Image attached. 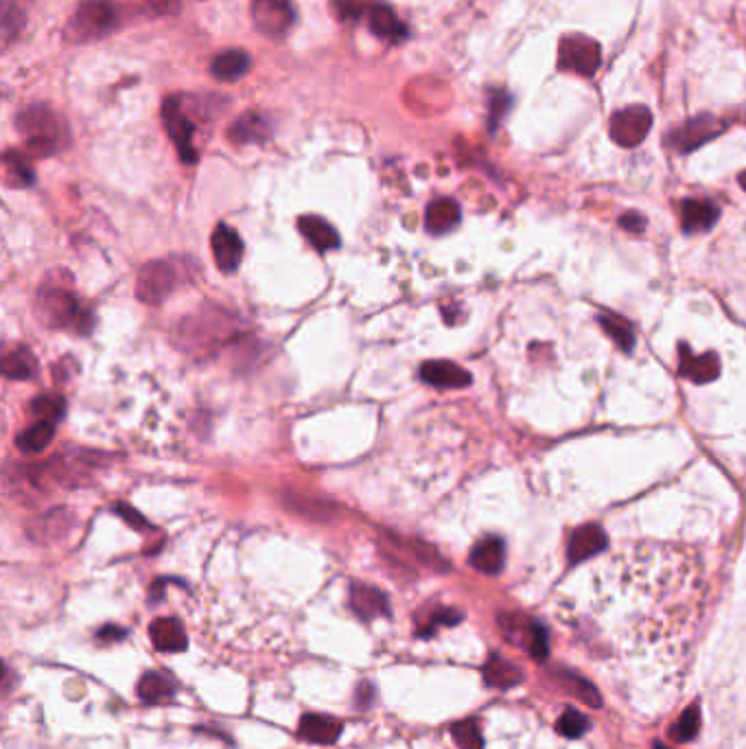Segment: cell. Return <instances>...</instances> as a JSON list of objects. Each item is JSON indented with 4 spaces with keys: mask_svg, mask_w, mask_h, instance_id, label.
Wrapping results in <instances>:
<instances>
[{
    "mask_svg": "<svg viewBox=\"0 0 746 749\" xmlns=\"http://www.w3.org/2000/svg\"><path fill=\"white\" fill-rule=\"evenodd\" d=\"M36 309L37 316L53 329H73L77 333H88L93 327V318H90L88 309L79 303L73 288L60 285L57 281L42 283L36 298Z\"/></svg>",
    "mask_w": 746,
    "mask_h": 749,
    "instance_id": "1",
    "label": "cell"
},
{
    "mask_svg": "<svg viewBox=\"0 0 746 749\" xmlns=\"http://www.w3.org/2000/svg\"><path fill=\"white\" fill-rule=\"evenodd\" d=\"M18 130L25 136L27 147L36 156H51L66 145L69 130L64 121L46 106H33L25 110L16 121Z\"/></svg>",
    "mask_w": 746,
    "mask_h": 749,
    "instance_id": "2",
    "label": "cell"
},
{
    "mask_svg": "<svg viewBox=\"0 0 746 749\" xmlns=\"http://www.w3.org/2000/svg\"><path fill=\"white\" fill-rule=\"evenodd\" d=\"M117 22V12L108 0H88L77 9L69 25V37L75 42H90L108 36Z\"/></svg>",
    "mask_w": 746,
    "mask_h": 749,
    "instance_id": "3",
    "label": "cell"
},
{
    "mask_svg": "<svg viewBox=\"0 0 746 749\" xmlns=\"http://www.w3.org/2000/svg\"><path fill=\"white\" fill-rule=\"evenodd\" d=\"M602 53L600 45L587 36H565L561 40V51H558V66L567 73L591 77L600 69Z\"/></svg>",
    "mask_w": 746,
    "mask_h": 749,
    "instance_id": "4",
    "label": "cell"
},
{
    "mask_svg": "<svg viewBox=\"0 0 746 749\" xmlns=\"http://www.w3.org/2000/svg\"><path fill=\"white\" fill-rule=\"evenodd\" d=\"M252 20L258 33L279 40L294 25V4L291 0H252Z\"/></svg>",
    "mask_w": 746,
    "mask_h": 749,
    "instance_id": "5",
    "label": "cell"
},
{
    "mask_svg": "<svg viewBox=\"0 0 746 749\" xmlns=\"http://www.w3.org/2000/svg\"><path fill=\"white\" fill-rule=\"evenodd\" d=\"M178 285V272L175 265L166 261H154L147 264L138 274V298L147 305H158L166 298Z\"/></svg>",
    "mask_w": 746,
    "mask_h": 749,
    "instance_id": "6",
    "label": "cell"
},
{
    "mask_svg": "<svg viewBox=\"0 0 746 749\" xmlns=\"http://www.w3.org/2000/svg\"><path fill=\"white\" fill-rule=\"evenodd\" d=\"M653 126V114L644 106L620 110L611 118V138L621 147H637Z\"/></svg>",
    "mask_w": 746,
    "mask_h": 749,
    "instance_id": "7",
    "label": "cell"
},
{
    "mask_svg": "<svg viewBox=\"0 0 746 749\" xmlns=\"http://www.w3.org/2000/svg\"><path fill=\"white\" fill-rule=\"evenodd\" d=\"M162 118H165V127L166 132H169L171 141L178 147L182 160H198V154H195L193 150V123H191V118L186 117V112L182 110L180 99H166L165 106H162Z\"/></svg>",
    "mask_w": 746,
    "mask_h": 749,
    "instance_id": "8",
    "label": "cell"
},
{
    "mask_svg": "<svg viewBox=\"0 0 746 749\" xmlns=\"http://www.w3.org/2000/svg\"><path fill=\"white\" fill-rule=\"evenodd\" d=\"M210 246H213V255L219 270L226 272V274H232V272L239 270L243 259V241L232 226L222 224V226L215 228L213 237H210Z\"/></svg>",
    "mask_w": 746,
    "mask_h": 749,
    "instance_id": "9",
    "label": "cell"
},
{
    "mask_svg": "<svg viewBox=\"0 0 746 749\" xmlns=\"http://www.w3.org/2000/svg\"><path fill=\"white\" fill-rule=\"evenodd\" d=\"M344 732V723L331 714H304L298 723V738L313 745H333Z\"/></svg>",
    "mask_w": 746,
    "mask_h": 749,
    "instance_id": "10",
    "label": "cell"
},
{
    "mask_svg": "<svg viewBox=\"0 0 746 749\" xmlns=\"http://www.w3.org/2000/svg\"><path fill=\"white\" fill-rule=\"evenodd\" d=\"M420 379L429 386H436V388H464V386L471 384V375L456 362L449 360L425 362L420 366Z\"/></svg>",
    "mask_w": 746,
    "mask_h": 749,
    "instance_id": "11",
    "label": "cell"
},
{
    "mask_svg": "<svg viewBox=\"0 0 746 749\" xmlns=\"http://www.w3.org/2000/svg\"><path fill=\"white\" fill-rule=\"evenodd\" d=\"M722 127L725 126H722L718 118H714V117L692 118V121H687L681 130L674 132V145H677L678 151L696 150L698 145H702V142H707L710 138L720 134Z\"/></svg>",
    "mask_w": 746,
    "mask_h": 749,
    "instance_id": "12",
    "label": "cell"
},
{
    "mask_svg": "<svg viewBox=\"0 0 746 749\" xmlns=\"http://www.w3.org/2000/svg\"><path fill=\"white\" fill-rule=\"evenodd\" d=\"M150 638L156 651L160 653H182L189 647L184 627L178 618H158L150 624Z\"/></svg>",
    "mask_w": 746,
    "mask_h": 749,
    "instance_id": "13",
    "label": "cell"
},
{
    "mask_svg": "<svg viewBox=\"0 0 746 749\" xmlns=\"http://www.w3.org/2000/svg\"><path fill=\"white\" fill-rule=\"evenodd\" d=\"M351 609L361 620H375L379 615L390 614V603H387V596L381 590L355 583L351 585Z\"/></svg>",
    "mask_w": 746,
    "mask_h": 749,
    "instance_id": "14",
    "label": "cell"
},
{
    "mask_svg": "<svg viewBox=\"0 0 746 749\" xmlns=\"http://www.w3.org/2000/svg\"><path fill=\"white\" fill-rule=\"evenodd\" d=\"M458 224H460V207H458L456 199L440 198L434 199L427 207V213H425V228H427L432 235H447Z\"/></svg>",
    "mask_w": 746,
    "mask_h": 749,
    "instance_id": "15",
    "label": "cell"
},
{
    "mask_svg": "<svg viewBox=\"0 0 746 749\" xmlns=\"http://www.w3.org/2000/svg\"><path fill=\"white\" fill-rule=\"evenodd\" d=\"M681 217L687 232H705L718 222L720 208L710 199H685L681 207Z\"/></svg>",
    "mask_w": 746,
    "mask_h": 749,
    "instance_id": "16",
    "label": "cell"
},
{
    "mask_svg": "<svg viewBox=\"0 0 746 749\" xmlns=\"http://www.w3.org/2000/svg\"><path fill=\"white\" fill-rule=\"evenodd\" d=\"M368 27L384 42H399L408 36V28L396 18L394 9L387 4H372L370 13H368Z\"/></svg>",
    "mask_w": 746,
    "mask_h": 749,
    "instance_id": "17",
    "label": "cell"
},
{
    "mask_svg": "<svg viewBox=\"0 0 746 749\" xmlns=\"http://www.w3.org/2000/svg\"><path fill=\"white\" fill-rule=\"evenodd\" d=\"M720 373V362L714 353H705V355H694L681 346V375L692 379L694 384H707V381L716 379Z\"/></svg>",
    "mask_w": 746,
    "mask_h": 749,
    "instance_id": "18",
    "label": "cell"
},
{
    "mask_svg": "<svg viewBox=\"0 0 746 749\" xmlns=\"http://www.w3.org/2000/svg\"><path fill=\"white\" fill-rule=\"evenodd\" d=\"M604 548L606 535L602 533V528L596 526V524H589V526H582L573 533L572 541H569V559H572V563H580L597 555L600 550H604Z\"/></svg>",
    "mask_w": 746,
    "mask_h": 749,
    "instance_id": "19",
    "label": "cell"
},
{
    "mask_svg": "<svg viewBox=\"0 0 746 749\" xmlns=\"http://www.w3.org/2000/svg\"><path fill=\"white\" fill-rule=\"evenodd\" d=\"M504 541L497 537H486L471 550V566L482 574H499L504 567Z\"/></svg>",
    "mask_w": 746,
    "mask_h": 749,
    "instance_id": "20",
    "label": "cell"
},
{
    "mask_svg": "<svg viewBox=\"0 0 746 749\" xmlns=\"http://www.w3.org/2000/svg\"><path fill=\"white\" fill-rule=\"evenodd\" d=\"M298 228L311 246L320 252L333 250V248L339 246V235L337 231L327 222V219L318 217V215H304V217L298 219Z\"/></svg>",
    "mask_w": 746,
    "mask_h": 749,
    "instance_id": "21",
    "label": "cell"
},
{
    "mask_svg": "<svg viewBox=\"0 0 746 749\" xmlns=\"http://www.w3.org/2000/svg\"><path fill=\"white\" fill-rule=\"evenodd\" d=\"M247 70H250V55L241 49H228L210 61V73L219 81H237Z\"/></svg>",
    "mask_w": 746,
    "mask_h": 749,
    "instance_id": "22",
    "label": "cell"
},
{
    "mask_svg": "<svg viewBox=\"0 0 746 749\" xmlns=\"http://www.w3.org/2000/svg\"><path fill=\"white\" fill-rule=\"evenodd\" d=\"M136 693H138V699L147 705L166 704V701L174 699L175 684L169 680V677L162 675V672L150 671L141 677Z\"/></svg>",
    "mask_w": 746,
    "mask_h": 749,
    "instance_id": "23",
    "label": "cell"
},
{
    "mask_svg": "<svg viewBox=\"0 0 746 749\" xmlns=\"http://www.w3.org/2000/svg\"><path fill=\"white\" fill-rule=\"evenodd\" d=\"M232 142L237 145H250V142H263L270 138V123L261 114H243L234 121V126L228 130Z\"/></svg>",
    "mask_w": 746,
    "mask_h": 749,
    "instance_id": "24",
    "label": "cell"
},
{
    "mask_svg": "<svg viewBox=\"0 0 746 749\" xmlns=\"http://www.w3.org/2000/svg\"><path fill=\"white\" fill-rule=\"evenodd\" d=\"M484 680L492 688H513V686L521 684L523 672L516 669L513 662L499 655H491L484 664Z\"/></svg>",
    "mask_w": 746,
    "mask_h": 749,
    "instance_id": "25",
    "label": "cell"
},
{
    "mask_svg": "<svg viewBox=\"0 0 746 749\" xmlns=\"http://www.w3.org/2000/svg\"><path fill=\"white\" fill-rule=\"evenodd\" d=\"M53 436H55V423L40 419L36 426L18 434L16 445L18 450L25 452V454H40V452H45L46 447L51 445Z\"/></svg>",
    "mask_w": 746,
    "mask_h": 749,
    "instance_id": "26",
    "label": "cell"
},
{
    "mask_svg": "<svg viewBox=\"0 0 746 749\" xmlns=\"http://www.w3.org/2000/svg\"><path fill=\"white\" fill-rule=\"evenodd\" d=\"M3 373L9 379H31L37 373V362L28 348H16L3 360Z\"/></svg>",
    "mask_w": 746,
    "mask_h": 749,
    "instance_id": "27",
    "label": "cell"
},
{
    "mask_svg": "<svg viewBox=\"0 0 746 749\" xmlns=\"http://www.w3.org/2000/svg\"><path fill=\"white\" fill-rule=\"evenodd\" d=\"M73 513H69L66 509H60V510H53V513L45 515V517H40L36 522V526L31 528L33 537H42V535H64L66 531H69V526L73 524V517H70Z\"/></svg>",
    "mask_w": 746,
    "mask_h": 749,
    "instance_id": "28",
    "label": "cell"
},
{
    "mask_svg": "<svg viewBox=\"0 0 746 749\" xmlns=\"http://www.w3.org/2000/svg\"><path fill=\"white\" fill-rule=\"evenodd\" d=\"M453 741L458 743L460 749H484V738H482L480 723L475 719H466V721L456 723L451 728Z\"/></svg>",
    "mask_w": 746,
    "mask_h": 749,
    "instance_id": "29",
    "label": "cell"
},
{
    "mask_svg": "<svg viewBox=\"0 0 746 749\" xmlns=\"http://www.w3.org/2000/svg\"><path fill=\"white\" fill-rule=\"evenodd\" d=\"M698 729H701V710H698V705H690L669 734L677 743H687L696 737Z\"/></svg>",
    "mask_w": 746,
    "mask_h": 749,
    "instance_id": "30",
    "label": "cell"
},
{
    "mask_svg": "<svg viewBox=\"0 0 746 749\" xmlns=\"http://www.w3.org/2000/svg\"><path fill=\"white\" fill-rule=\"evenodd\" d=\"M31 408H33V412H36L40 419H45V421L57 423L61 417H64L66 402L61 397H57V395H42V397H37L36 402H33Z\"/></svg>",
    "mask_w": 746,
    "mask_h": 749,
    "instance_id": "31",
    "label": "cell"
},
{
    "mask_svg": "<svg viewBox=\"0 0 746 749\" xmlns=\"http://www.w3.org/2000/svg\"><path fill=\"white\" fill-rule=\"evenodd\" d=\"M556 729L565 738H580L582 734L589 729V719H587L582 712H578V710L569 708L563 712V717L558 719Z\"/></svg>",
    "mask_w": 746,
    "mask_h": 749,
    "instance_id": "32",
    "label": "cell"
},
{
    "mask_svg": "<svg viewBox=\"0 0 746 749\" xmlns=\"http://www.w3.org/2000/svg\"><path fill=\"white\" fill-rule=\"evenodd\" d=\"M600 322H602V327H604V331L609 333V336L613 338V340L618 342L624 351H630V348H633L635 333L624 321H620V318H613V316H602Z\"/></svg>",
    "mask_w": 746,
    "mask_h": 749,
    "instance_id": "33",
    "label": "cell"
},
{
    "mask_svg": "<svg viewBox=\"0 0 746 749\" xmlns=\"http://www.w3.org/2000/svg\"><path fill=\"white\" fill-rule=\"evenodd\" d=\"M563 677H565L567 688H572L573 695L580 696L582 701H587V704L593 705V708H597V705H600V695H597V690L593 688L591 684H587V681L580 680V677L572 675V672H563Z\"/></svg>",
    "mask_w": 746,
    "mask_h": 749,
    "instance_id": "34",
    "label": "cell"
},
{
    "mask_svg": "<svg viewBox=\"0 0 746 749\" xmlns=\"http://www.w3.org/2000/svg\"><path fill=\"white\" fill-rule=\"evenodd\" d=\"M337 13L342 20H360L361 16H368L372 9L370 0H337L335 3Z\"/></svg>",
    "mask_w": 746,
    "mask_h": 749,
    "instance_id": "35",
    "label": "cell"
},
{
    "mask_svg": "<svg viewBox=\"0 0 746 749\" xmlns=\"http://www.w3.org/2000/svg\"><path fill=\"white\" fill-rule=\"evenodd\" d=\"M4 165H7V174L16 175V183H13V184L27 187V184L33 183V171L28 169L27 162H22L16 154H13V151H9L7 159H4Z\"/></svg>",
    "mask_w": 746,
    "mask_h": 749,
    "instance_id": "36",
    "label": "cell"
},
{
    "mask_svg": "<svg viewBox=\"0 0 746 749\" xmlns=\"http://www.w3.org/2000/svg\"><path fill=\"white\" fill-rule=\"evenodd\" d=\"M492 114H491V121H492V127L497 126V121H499L501 117H504L506 110L510 108V97L506 93H495V99H492Z\"/></svg>",
    "mask_w": 746,
    "mask_h": 749,
    "instance_id": "37",
    "label": "cell"
},
{
    "mask_svg": "<svg viewBox=\"0 0 746 749\" xmlns=\"http://www.w3.org/2000/svg\"><path fill=\"white\" fill-rule=\"evenodd\" d=\"M621 226L628 228V231H633V232L642 231V228H644V219H642V215H635V213L624 215V217H621Z\"/></svg>",
    "mask_w": 746,
    "mask_h": 749,
    "instance_id": "38",
    "label": "cell"
},
{
    "mask_svg": "<svg viewBox=\"0 0 746 749\" xmlns=\"http://www.w3.org/2000/svg\"><path fill=\"white\" fill-rule=\"evenodd\" d=\"M126 636V631L118 627H103L101 631L97 633L99 640H105V642H112V640H121V638Z\"/></svg>",
    "mask_w": 746,
    "mask_h": 749,
    "instance_id": "39",
    "label": "cell"
},
{
    "mask_svg": "<svg viewBox=\"0 0 746 749\" xmlns=\"http://www.w3.org/2000/svg\"><path fill=\"white\" fill-rule=\"evenodd\" d=\"M158 9H165V3H174V0H151Z\"/></svg>",
    "mask_w": 746,
    "mask_h": 749,
    "instance_id": "40",
    "label": "cell"
},
{
    "mask_svg": "<svg viewBox=\"0 0 746 749\" xmlns=\"http://www.w3.org/2000/svg\"><path fill=\"white\" fill-rule=\"evenodd\" d=\"M740 184H742V189L746 191V171H744L742 175H740Z\"/></svg>",
    "mask_w": 746,
    "mask_h": 749,
    "instance_id": "41",
    "label": "cell"
},
{
    "mask_svg": "<svg viewBox=\"0 0 746 749\" xmlns=\"http://www.w3.org/2000/svg\"><path fill=\"white\" fill-rule=\"evenodd\" d=\"M653 749H669L668 745H663V743H654Z\"/></svg>",
    "mask_w": 746,
    "mask_h": 749,
    "instance_id": "42",
    "label": "cell"
}]
</instances>
